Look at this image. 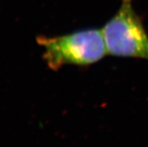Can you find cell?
<instances>
[{"instance_id": "7a4b0ae2", "label": "cell", "mask_w": 148, "mask_h": 147, "mask_svg": "<svg viewBox=\"0 0 148 147\" xmlns=\"http://www.w3.org/2000/svg\"><path fill=\"white\" fill-rule=\"evenodd\" d=\"M101 31L108 54L148 61V34L132 0H122L118 11Z\"/></svg>"}, {"instance_id": "6da1fadb", "label": "cell", "mask_w": 148, "mask_h": 147, "mask_svg": "<svg viewBox=\"0 0 148 147\" xmlns=\"http://www.w3.org/2000/svg\"><path fill=\"white\" fill-rule=\"evenodd\" d=\"M38 44L43 48V59L51 70L67 65L86 66L108 54L101 29H86L63 36H39Z\"/></svg>"}]
</instances>
